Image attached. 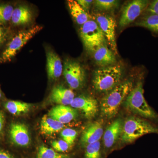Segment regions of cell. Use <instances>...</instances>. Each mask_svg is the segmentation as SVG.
Masks as SVG:
<instances>
[{"label": "cell", "mask_w": 158, "mask_h": 158, "mask_svg": "<svg viewBox=\"0 0 158 158\" xmlns=\"http://www.w3.org/2000/svg\"><path fill=\"white\" fill-rule=\"evenodd\" d=\"M133 88L132 82L128 80L121 82L107 93L100 102L101 111L103 116L111 118L116 116L122 104Z\"/></svg>", "instance_id": "1"}, {"label": "cell", "mask_w": 158, "mask_h": 158, "mask_svg": "<svg viewBox=\"0 0 158 158\" xmlns=\"http://www.w3.org/2000/svg\"><path fill=\"white\" fill-rule=\"evenodd\" d=\"M123 74V68L118 64L98 69L94 73L93 88L98 92L107 93L121 83Z\"/></svg>", "instance_id": "2"}, {"label": "cell", "mask_w": 158, "mask_h": 158, "mask_svg": "<svg viewBox=\"0 0 158 158\" xmlns=\"http://www.w3.org/2000/svg\"><path fill=\"white\" fill-rule=\"evenodd\" d=\"M149 134H158V127L144 118L131 116L123 125L121 135L123 143H131L138 138Z\"/></svg>", "instance_id": "3"}, {"label": "cell", "mask_w": 158, "mask_h": 158, "mask_svg": "<svg viewBox=\"0 0 158 158\" xmlns=\"http://www.w3.org/2000/svg\"><path fill=\"white\" fill-rule=\"evenodd\" d=\"M144 92L143 83L140 81L129 94L125 100V105L130 111L143 118L157 119L158 115L146 102Z\"/></svg>", "instance_id": "4"}, {"label": "cell", "mask_w": 158, "mask_h": 158, "mask_svg": "<svg viewBox=\"0 0 158 158\" xmlns=\"http://www.w3.org/2000/svg\"><path fill=\"white\" fill-rule=\"evenodd\" d=\"M80 34L86 50L92 54L99 47L107 43L104 34L93 19L90 20L81 26Z\"/></svg>", "instance_id": "5"}, {"label": "cell", "mask_w": 158, "mask_h": 158, "mask_svg": "<svg viewBox=\"0 0 158 158\" xmlns=\"http://www.w3.org/2000/svg\"><path fill=\"white\" fill-rule=\"evenodd\" d=\"M42 28V26L36 25L19 32L6 46L0 57V62L3 63L11 61L28 41Z\"/></svg>", "instance_id": "6"}, {"label": "cell", "mask_w": 158, "mask_h": 158, "mask_svg": "<svg viewBox=\"0 0 158 158\" xmlns=\"http://www.w3.org/2000/svg\"><path fill=\"white\" fill-rule=\"evenodd\" d=\"M62 73L71 89H80L85 84L86 78L85 69L77 61L71 60L65 61Z\"/></svg>", "instance_id": "7"}, {"label": "cell", "mask_w": 158, "mask_h": 158, "mask_svg": "<svg viewBox=\"0 0 158 158\" xmlns=\"http://www.w3.org/2000/svg\"><path fill=\"white\" fill-rule=\"evenodd\" d=\"M94 20L98 25L113 52L117 54L115 29L116 21L113 16L105 13H96L94 15Z\"/></svg>", "instance_id": "8"}, {"label": "cell", "mask_w": 158, "mask_h": 158, "mask_svg": "<svg viewBox=\"0 0 158 158\" xmlns=\"http://www.w3.org/2000/svg\"><path fill=\"white\" fill-rule=\"evenodd\" d=\"M150 2L148 0H133L127 3L122 9L119 27H124L132 23L144 12Z\"/></svg>", "instance_id": "9"}, {"label": "cell", "mask_w": 158, "mask_h": 158, "mask_svg": "<svg viewBox=\"0 0 158 158\" xmlns=\"http://www.w3.org/2000/svg\"><path fill=\"white\" fill-rule=\"evenodd\" d=\"M70 105L71 107L81 111L87 119H92L98 113V102L91 97L86 95L77 97L74 98Z\"/></svg>", "instance_id": "10"}, {"label": "cell", "mask_w": 158, "mask_h": 158, "mask_svg": "<svg viewBox=\"0 0 158 158\" xmlns=\"http://www.w3.org/2000/svg\"><path fill=\"white\" fill-rule=\"evenodd\" d=\"M9 132L11 141L15 145L27 147L31 144V138L28 128L24 124L19 123H12Z\"/></svg>", "instance_id": "11"}, {"label": "cell", "mask_w": 158, "mask_h": 158, "mask_svg": "<svg viewBox=\"0 0 158 158\" xmlns=\"http://www.w3.org/2000/svg\"><path fill=\"white\" fill-rule=\"evenodd\" d=\"M47 69L50 80H56L63 73V65L59 56L54 51L46 52Z\"/></svg>", "instance_id": "12"}, {"label": "cell", "mask_w": 158, "mask_h": 158, "mask_svg": "<svg viewBox=\"0 0 158 158\" xmlns=\"http://www.w3.org/2000/svg\"><path fill=\"white\" fill-rule=\"evenodd\" d=\"M48 116L63 124L74 120L77 115V110L68 106L58 105L52 108Z\"/></svg>", "instance_id": "13"}, {"label": "cell", "mask_w": 158, "mask_h": 158, "mask_svg": "<svg viewBox=\"0 0 158 158\" xmlns=\"http://www.w3.org/2000/svg\"><path fill=\"white\" fill-rule=\"evenodd\" d=\"M104 130L102 123L96 121L90 123L84 130L81 138L84 145H88L99 141L103 135Z\"/></svg>", "instance_id": "14"}, {"label": "cell", "mask_w": 158, "mask_h": 158, "mask_svg": "<svg viewBox=\"0 0 158 158\" xmlns=\"http://www.w3.org/2000/svg\"><path fill=\"white\" fill-rule=\"evenodd\" d=\"M94 62L98 66L107 67L116 63L115 54L108 48L107 45H102L97 49L93 53Z\"/></svg>", "instance_id": "15"}, {"label": "cell", "mask_w": 158, "mask_h": 158, "mask_svg": "<svg viewBox=\"0 0 158 158\" xmlns=\"http://www.w3.org/2000/svg\"><path fill=\"white\" fill-rule=\"evenodd\" d=\"M123 125L121 119H117L107 128L103 135L105 147L110 148L116 144L119 137H121Z\"/></svg>", "instance_id": "16"}, {"label": "cell", "mask_w": 158, "mask_h": 158, "mask_svg": "<svg viewBox=\"0 0 158 158\" xmlns=\"http://www.w3.org/2000/svg\"><path fill=\"white\" fill-rule=\"evenodd\" d=\"M74 98V93L72 90L60 85L54 87L50 95L51 102L62 106L70 105Z\"/></svg>", "instance_id": "17"}, {"label": "cell", "mask_w": 158, "mask_h": 158, "mask_svg": "<svg viewBox=\"0 0 158 158\" xmlns=\"http://www.w3.org/2000/svg\"><path fill=\"white\" fill-rule=\"evenodd\" d=\"M64 124L45 115L42 117L40 124V131L44 135L50 136L62 131Z\"/></svg>", "instance_id": "18"}, {"label": "cell", "mask_w": 158, "mask_h": 158, "mask_svg": "<svg viewBox=\"0 0 158 158\" xmlns=\"http://www.w3.org/2000/svg\"><path fill=\"white\" fill-rule=\"evenodd\" d=\"M33 15L29 7L21 6L14 9L11 21L15 25H25L31 23Z\"/></svg>", "instance_id": "19"}, {"label": "cell", "mask_w": 158, "mask_h": 158, "mask_svg": "<svg viewBox=\"0 0 158 158\" xmlns=\"http://www.w3.org/2000/svg\"><path fill=\"white\" fill-rule=\"evenodd\" d=\"M67 4L72 16L78 24L83 25L92 19L88 12L85 11L77 1L69 0L67 1Z\"/></svg>", "instance_id": "20"}, {"label": "cell", "mask_w": 158, "mask_h": 158, "mask_svg": "<svg viewBox=\"0 0 158 158\" xmlns=\"http://www.w3.org/2000/svg\"><path fill=\"white\" fill-rule=\"evenodd\" d=\"M32 105L23 102L10 101L5 105L6 110L13 115L18 116L27 113L31 110Z\"/></svg>", "instance_id": "21"}, {"label": "cell", "mask_w": 158, "mask_h": 158, "mask_svg": "<svg viewBox=\"0 0 158 158\" xmlns=\"http://www.w3.org/2000/svg\"><path fill=\"white\" fill-rule=\"evenodd\" d=\"M135 24L158 34V15H144L141 19L136 22Z\"/></svg>", "instance_id": "22"}, {"label": "cell", "mask_w": 158, "mask_h": 158, "mask_svg": "<svg viewBox=\"0 0 158 158\" xmlns=\"http://www.w3.org/2000/svg\"><path fill=\"white\" fill-rule=\"evenodd\" d=\"M119 1L116 0H96L94 2V6L98 11H113L118 8Z\"/></svg>", "instance_id": "23"}, {"label": "cell", "mask_w": 158, "mask_h": 158, "mask_svg": "<svg viewBox=\"0 0 158 158\" xmlns=\"http://www.w3.org/2000/svg\"><path fill=\"white\" fill-rule=\"evenodd\" d=\"M66 154L59 153L52 148H48L44 145L39 148L37 152V158H69Z\"/></svg>", "instance_id": "24"}, {"label": "cell", "mask_w": 158, "mask_h": 158, "mask_svg": "<svg viewBox=\"0 0 158 158\" xmlns=\"http://www.w3.org/2000/svg\"><path fill=\"white\" fill-rule=\"evenodd\" d=\"M13 6L9 4L0 5V23H6L11 20L14 11Z\"/></svg>", "instance_id": "25"}, {"label": "cell", "mask_w": 158, "mask_h": 158, "mask_svg": "<svg viewBox=\"0 0 158 158\" xmlns=\"http://www.w3.org/2000/svg\"><path fill=\"white\" fill-rule=\"evenodd\" d=\"M100 141L88 144L85 151V158H101Z\"/></svg>", "instance_id": "26"}, {"label": "cell", "mask_w": 158, "mask_h": 158, "mask_svg": "<svg viewBox=\"0 0 158 158\" xmlns=\"http://www.w3.org/2000/svg\"><path fill=\"white\" fill-rule=\"evenodd\" d=\"M60 135L64 141L72 146L77 136V132L73 129L65 128L61 131Z\"/></svg>", "instance_id": "27"}, {"label": "cell", "mask_w": 158, "mask_h": 158, "mask_svg": "<svg viewBox=\"0 0 158 158\" xmlns=\"http://www.w3.org/2000/svg\"><path fill=\"white\" fill-rule=\"evenodd\" d=\"M51 143L54 149L59 152H66L69 150L72 147L63 140L53 141Z\"/></svg>", "instance_id": "28"}, {"label": "cell", "mask_w": 158, "mask_h": 158, "mask_svg": "<svg viewBox=\"0 0 158 158\" xmlns=\"http://www.w3.org/2000/svg\"><path fill=\"white\" fill-rule=\"evenodd\" d=\"M144 12V15H158V0L150 2L149 5Z\"/></svg>", "instance_id": "29"}, {"label": "cell", "mask_w": 158, "mask_h": 158, "mask_svg": "<svg viewBox=\"0 0 158 158\" xmlns=\"http://www.w3.org/2000/svg\"><path fill=\"white\" fill-rule=\"evenodd\" d=\"M77 2L85 11L88 12L92 4H93L94 1H92V0H78V1H77Z\"/></svg>", "instance_id": "30"}, {"label": "cell", "mask_w": 158, "mask_h": 158, "mask_svg": "<svg viewBox=\"0 0 158 158\" xmlns=\"http://www.w3.org/2000/svg\"><path fill=\"white\" fill-rule=\"evenodd\" d=\"M7 36V32L6 29L0 25V47L6 41Z\"/></svg>", "instance_id": "31"}, {"label": "cell", "mask_w": 158, "mask_h": 158, "mask_svg": "<svg viewBox=\"0 0 158 158\" xmlns=\"http://www.w3.org/2000/svg\"><path fill=\"white\" fill-rule=\"evenodd\" d=\"M5 117L2 112H0V138L2 135L4 125H5Z\"/></svg>", "instance_id": "32"}, {"label": "cell", "mask_w": 158, "mask_h": 158, "mask_svg": "<svg viewBox=\"0 0 158 158\" xmlns=\"http://www.w3.org/2000/svg\"><path fill=\"white\" fill-rule=\"evenodd\" d=\"M0 158H14L10 153L4 150L0 149Z\"/></svg>", "instance_id": "33"}, {"label": "cell", "mask_w": 158, "mask_h": 158, "mask_svg": "<svg viewBox=\"0 0 158 158\" xmlns=\"http://www.w3.org/2000/svg\"><path fill=\"white\" fill-rule=\"evenodd\" d=\"M1 96H2V94H1V89H0V98H1Z\"/></svg>", "instance_id": "34"}]
</instances>
